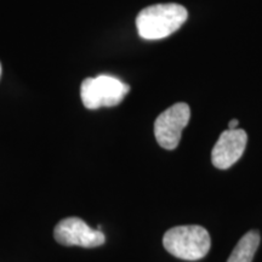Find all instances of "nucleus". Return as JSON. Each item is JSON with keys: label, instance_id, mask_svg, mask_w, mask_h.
<instances>
[{"label": "nucleus", "instance_id": "6e6552de", "mask_svg": "<svg viewBox=\"0 0 262 262\" xmlns=\"http://www.w3.org/2000/svg\"><path fill=\"white\" fill-rule=\"evenodd\" d=\"M238 125H239V122H238V119H232L231 122L228 123V129H229V130H234V129H238Z\"/></svg>", "mask_w": 262, "mask_h": 262}, {"label": "nucleus", "instance_id": "0eeeda50", "mask_svg": "<svg viewBox=\"0 0 262 262\" xmlns=\"http://www.w3.org/2000/svg\"><path fill=\"white\" fill-rule=\"evenodd\" d=\"M260 241L261 237L257 231H249L235 245L227 262H253Z\"/></svg>", "mask_w": 262, "mask_h": 262}, {"label": "nucleus", "instance_id": "1a4fd4ad", "mask_svg": "<svg viewBox=\"0 0 262 262\" xmlns=\"http://www.w3.org/2000/svg\"><path fill=\"white\" fill-rule=\"evenodd\" d=\"M0 77H2V63H0Z\"/></svg>", "mask_w": 262, "mask_h": 262}, {"label": "nucleus", "instance_id": "20e7f679", "mask_svg": "<svg viewBox=\"0 0 262 262\" xmlns=\"http://www.w3.org/2000/svg\"><path fill=\"white\" fill-rule=\"evenodd\" d=\"M191 119V108L187 103H175L160 113L155 122L157 142L164 149L172 150L181 141L182 131Z\"/></svg>", "mask_w": 262, "mask_h": 262}, {"label": "nucleus", "instance_id": "7ed1b4c3", "mask_svg": "<svg viewBox=\"0 0 262 262\" xmlns=\"http://www.w3.org/2000/svg\"><path fill=\"white\" fill-rule=\"evenodd\" d=\"M130 91V86L112 75L86 78L80 88L81 102L88 110L114 107L119 104Z\"/></svg>", "mask_w": 262, "mask_h": 262}, {"label": "nucleus", "instance_id": "f257e3e1", "mask_svg": "<svg viewBox=\"0 0 262 262\" xmlns=\"http://www.w3.org/2000/svg\"><path fill=\"white\" fill-rule=\"evenodd\" d=\"M188 17L185 6L157 4L141 10L136 17V28L141 38L147 40L164 39L179 31Z\"/></svg>", "mask_w": 262, "mask_h": 262}, {"label": "nucleus", "instance_id": "f03ea898", "mask_svg": "<svg viewBox=\"0 0 262 262\" xmlns=\"http://www.w3.org/2000/svg\"><path fill=\"white\" fill-rule=\"evenodd\" d=\"M163 245L172 256L186 261H196L209 253L211 238L202 226H178L166 231L163 237Z\"/></svg>", "mask_w": 262, "mask_h": 262}, {"label": "nucleus", "instance_id": "423d86ee", "mask_svg": "<svg viewBox=\"0 0 262 262\" xmlns=\"http://www.w3.org/2000/svg\"><path fill=\"white\" fill-rule=\"evenodd\" d=\"M248 142L244 130H226L219 137L211 152V162L215 168L226 170L231 168L243 156Z\"/></svg>", "mask_w": 262, "mask_h": 262}, {"label": "nucleus", "instance_id": "39448f33", "mask_svg": "<svg viewBox=\"0 0 262 262\" xmlns=\"http://www.w3.org/2000/svg\"><path fill=\"white\" fill-rule=\"evenodd\" d=\"M54 237L57 243L64 247L96 248L106 242L102 231L94 229L79 217H67L61 220L54 229Z\"/></svg>", "mask_w": 262, "mask_h": 262}]
</instances>
